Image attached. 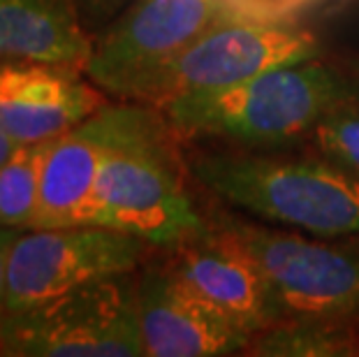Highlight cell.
<instances>
[{"label": "cell", "mask_w": 359, "mask_h": 357, "mask_svg": "<svg viewBox=\"0 0 359 357\" xmlns=\"http://www.w3.org/2000/svg\"><path fill=\"white\" fill-rule=\"evenodd\" d=\"M353 81L320 58L271 67L216 93L186 95L160 105L170 130L186 137L241 144H283L316 130L327 114L353 100Z\"/></svg>", "instance_id": "1"}, {"label": "cell", "mask_w": 359, "mask_h": 357, "mask_svg": "<svg viewBox=\"0 0 359 357\" xmlns=\"http://www.w3.org/2000/svg\"><path fill=\"white\" fill-rule=\"evenodd\" d=\"M202 184L225 202L318 237H359V179L327 158L204 154Z\"/></svg>", "instance_id": "2"}, {"label": "cell", "mask_w": 359, "mask_h": 357, "mask_svg": "<svg viewBox=\"0 0 359 357\" xmlns=\"http://www.w3.org/2000/svg\"><path fill=\"white\" fill-rule=\"evenodd\" d=\"M167 121L144 107L135 126L102 158L81 225L135 234L174 248L206 230L177 172Z\"/></svg>", "instance_id": "3"}, {"label": "cell", "mask_w": 359, "mask_h": 357, "mask_svg": "<svg viewBox=\"0 0 359 357\" xmlns=\"http://www.w3.org/2000/svg\"><path fill=\"white\" fill-rule=\"evenodd\" d=\"M7 357H147L137 276L114 274L53 295L0 321Z\"/></svg>", "instance_id": "4"}, {"label": "cell", "mask_w": 359, "mask_h": 357, "mask_svg": "<svg viewBox=\"0 0 359 357\" xmlns=\"http://www.w3.org/2000/svg\"><path fill=\"white\" fill-rule=\"evenodd\" d=\"M320 58V42L285 21L250 14L223 21L135 88L133 100L160 105L186 95L216 93L271 67Z\"/></svg>", "instance_id": "5"}, {"label": "cell", "mask_w": 359, "mask_h": 357, "mask_svg": "<svg viewBox=\"0 0 359 357\" xmlns=\"http://www.w3.org/2000/svg\"><path fill=\"white\" fill-rule=\"evenodd\" d=\"M220 232L257 264L283 318L359 323V250L246 220H225Z\"/></svg>", "instance_id": "6"}, {"label": "cell", "mask_w": 359, "mask_h": 357, "mask_svg": "<svg viewBox=\"0 0 359 357\" xmlns=\"http://www.w3.org/2000/svg\"><path fill=\"white\" fill-rule=\"evenodd\" d=\"M149 246L102 225L19 230L7 255L5 311L14 314L88 281L137 271Z\"/></svg>", "instance_id": "7"}, {"label": "cell", "mask_w": 359, "mask_h": 357, "mask_svg": "<svg viewBox=\"0 0 359 357\" xmlns=\"http://www.w3.org/2000/svg\"><path fill=\"white\" fill-rule=\"evenodd\" d=\"M232 0H137L93 44L88 79L121 97L223 21L243 17Z\"/></svg>", "instance_id": "8"}, {"label": "cell", "mask_w": 359, "mask_h": 357, "mask_svg": "<svg viewBox=\"0 0 359 357\" xmlns=\"http://www.w3.org/2000/svg\"><path fill=\"white\" fill-rule=\"evenodd\" d=\"M167 264L172 278L225 321L250 337L283 321L278 302L257 264L223 232L209 227L174 246Z\"/></svg>", "instance_id": "9"}, {"label": "cell", "mask_w": 359, "mask_h": 357, "mask_svg": "<svg viewBox=\"0 0 359 357\" xmlns=\"http://www.w3.org/2000/svg\"><path fill=\"white\" fill-rule=\"evenodd\" d=\"M79 70L47 60L0 58V128L24 147L51 142L86 121L107 102Z\"/></svg>", "instance_id": "10"}, {"label": "cell", "mask_w": 359, "mask_h": 357, "mask_svg": "<svg viewBox=\"0 0 359 357\" xmlns=\"http://www.w3.org/2000/svg\"><path fill=\"white\" fill-rule=\"evenodd\" d=\"M137 105H104L44 151L40 200L30 230L81 225L102 158L142 116Z\"/></svg>", "instance_id": "11"}, {"label": "cell", "mask_w": 359, "mask_h": 357, "mask_svg": "<svg viewBox=\"0 0 359 357\" xmlns=\"http://www.w3.org/2000/svg\"><path fill=\"white\" fill-rule=\"evenodd\" d=\"M137 311L147 357H220L246 353L248 332L197 302L167 264H147L137 276Z\"/></svg>", "instance_id": "12"}, {"label": "cell", "mask_w": 359, "mask_h": 357, "mask_svg": "<svg viewBox=\"0 0 359 357\" xmlns=\"http://www.w3.org/2000/svg\"><path fill=\"white\" fill-rule=\"evenodd\" d=\"M93 49L74 0H0V58L81 67Z\"/></svg>", "instance_id": "13"}, {"label": "cell", "mask_w": 359, "mask_h": 357, "mask_svg": "<svg viewBox=\"0 0 359 357\" xmlns=\"http://www.w3.org/2000/svg\"><path fill=\"white\" fill-rule=\"evenodd\" d=\"M250 355L262 357H355V323L327 318H283L250 341Z\"/></svg>", "instance_id": "14"}, {"label": "cell", "mask_w": 359, "mask_h": 357, "mask_svg": "<svg viewBox=\"0 0 359 357\" xmlns=\"http://www.w3.org/2000/svg\"><path fill=\"white\" fill-rule=\"evenodd\" d=\"M47 144H24L0 167V225L14 230L33 227Z\"/></svg>", "instance_id": "15"}, {"label": "cell", "mask_w": 359, "mask_h": 357, "mask_svg": "<svg viewBox=\"0 0 359 357\" xmlns=\"http://www.w3.org/2000/svg\"><path fill=\"white\" fill-rule=\"evenodd\" d=\"M311 135L320 156L359 179V95L327 114Z\"/></svg>", "instance_id": "16"}, {"label": "cell", "mask_w": 359, "mask_h": 357, "mask_svg": "<svg viewBox=\"0 0 359 357\" xmlns=\"http://www.w3.org/2000/svg\"><path fill=\"white\" fill-rule=\"evenodd\" d=\"M19 230L14 227L0 225V321L5 318V283H7V255H10V246Z\"/></svg>", "instance_id": "17"}, {"label": "cell", "mask_w": 359, "mask_h": 357, "mask_svg": "<svg viewBox=\"0 0 359 357\" xmlns=\"http://www.w3.org/2000/svg\"><path fill=\"white\" fill-rule=\"evenodd\" d=\"M17 149H19V144L14 142V140L10 137V135H7V133L3 130V128H0V167H3L7 161H10L12 154H14Z\"/></svg>", "instance_id": "18"}, {"label": "cell", "mask_w": 359, "mask_h": 357, "mask_svg": "<svg viewBox=\"0 0 359 357\" xmlns=\"http://www.w3.org/2000/svg\"><path fill=\"white\" fill-rule=\"evenodd\" d=\"M357 72H359V63H357Z\"/></svg>", "instance_id": "19"}]
</instances>
